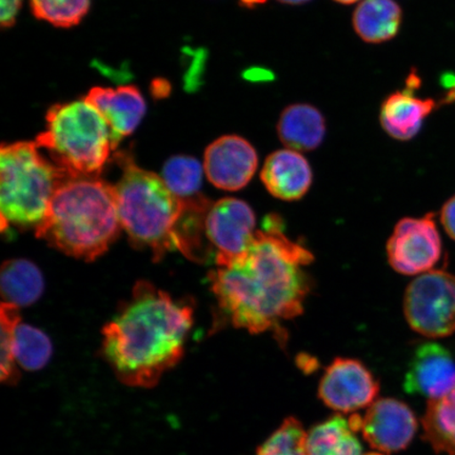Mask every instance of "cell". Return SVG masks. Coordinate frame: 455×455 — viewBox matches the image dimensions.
I'll return each instance as SVG.
<instances>
[{
    "instance_id": "1",
    "label": "cell",
    "mask_w": 455,
    "mask_h": 455,
    "mask_svg": "<svg viewBox=\"0 0 455 455\" xmlns=\"http://www.w3.org/2000/svg\"><path fill=\"white\" fill-rule=\"evenodd\" d=\"M312 261L308 249L283 235L280 216L269 214L248 252L230 265L218 267L209 280L233 326L264 333L304 312L312 287L305 267Z\"/></svg>"
},
{
    "instance_id": "2",
    "label": "cell",
    "mask_w": 455,
    "mask_h": 455,
    "mask_svg": "<svg viewBox=\"0 0 455 455\" xmlns=\"http://www.w3.org/2000/svg\"><path fill=\"white\" fill-rule=\"evenodd\" d=\"M192 325L189 305L140 281L127 304L102 329V354L122 383L152 388L183 357Z\"/></svg>"
},
{
    "instance_id": "3",
    "label": "cell",
    "mask_w": 455,
    "mask_h": 455,
    "mask_svg": "<svg viewBox=\"0 0 455 455\" xmlns=\"http://www.w3.org/2000/svg\"><path fill=\"white\" fill-rule=\"evenodd\" d=\"M119 161L123 175L114 187L119 219L131 242L149 249L156 260L175 250L198 259L204 252V216L212 203L204 196L185 201L161 176L140 168L127 156Z\"/></svg>"
},
{
    "instance_id": "4",
    "label": "cell",
    "mask_w": 455,
    "mask_h": 455,
    "mask_svg": "<svg viewBox=\"0 0 455 455\" xmlns=\"http://www.w3.org/2000/svg\"><path fill=\"white\" fill-rule=\"evenodd\" d=\"M122 229L116 187L98 176H78L56 191L36 236L62 253L92 261L108 251Z\"/></svg>"
},
{
    "instance_id": "5",
    "label": "cell",
    "mask_w": 455,
    "mask_h": 455,
    "mask_svg": "<svg viewBox=\"0 0 455 455\" xmlns=\"http://www.w3.org/2000/svg\"><path fill=\"white\" fill-rule=\"evenodd\" d=\"M72 176L45 158L36 142L3 144L0 150V212L8 226L42 225L59 188Z\"/></svg>"
},
{
    "instance_id": "6",
    "label": "cell",
    "mask_w": 455,
    "mask_h": 455,
    "mask_svg": "<svg viewBox=\"0 0 455 455\" xmlns=\"http://www.w3.org/2000/svg\"><path fill=\"white\" fill-rule=\"evenodd\" d=\"M47 127L36 145L72 178L99 176L116 149L109 124L89 101L76 100L50 108Z\"/></svg>"
},
{
    "instance_id": "7",
    "label": "cell",
    "mask_w": 455,
    "mask_h": 455,
    "mask_svg": "<svg viewBox=\"0 0 455 455\" xmlns=\"http://www.w3.org/2000/svg\"><path fill=\"white\" fill-rule=\"evenodd\" d=\"M403 313L415 332L445 338L455 332V275L442 270L420 275L409 283Z\"/></svg>"
},
{
    "instance_id": "8",
    "label": "cell",
    "mask_w": 455,
    "mask_h": 455,
    "mask_svg": "<svg viewBox=\"0 0 455 455\" xmlns=\"http://www.w3.org/2000/svg\"><path fill=\"white\" fill-rule=\"evenodd\" d=\"M255 227V213L242 199L226 197L212 204L204 216V235L218 267L230 265L248 252L258 232Z\"/></svg>"
},
{
    "instance_id": "9",
    "label": "cell",
    "mask_w": 455,
    "mask_h": 455,
    "mask_svg": "<svg viewBox=\"0 0 455 455\" xmlns=\"http://www.w3.org/2000/svg\"><path fill=\"white\" fill-rule=\"evenodd\" d=\"M442 252V238L434 213L401 220L387 243L390 266L403 275L432 271L439 263Z\"/></svg>"
},
{
    "instance_id": "10",
    "label": "cell",
    "mask_w": 455,
    "mask_h": 455,
    "mask_svg": "<svg viewBox=\"0 0 455 455\" xmlns=\"http://www.w3.org/2000/svg\"><path fill=\"white\" fill-rule=\"evenodd\" d=\"M379 384L370 370L355 358L337 357L326 368L318 396L332 411L349 413L371 406Z\"/></svg>"
},
{
    "instance_id": "11",
    "label": "cell",
    "mask_w": 455,
    "mask_h": 455,
    "mask_svg": "<svg viewBox=\"0 0 455 455\" xmlns=\"http://www.w3.org/2000/svg\"><path fill=\"white\" fill-rule=\"evenodd\" d=\"M363 439L384 455L400 452L409 446L418 430V420L405 403L379 398L362 418Z\"/></svg>"
},
{
    "instance_id": "12",
    "label": "cell",
    "mask_w": 455,
    "mask_h": 455,
    "mask_svg": "<svg viewBox=\"0 0 455 455\" xmlns=\"http://www.w3.org/2000/svg\"><path fill=\"white\" fill-rule=\"evenodd\" d=\"M258 166L254 147L238 135L221 136L204 152V172L210 183L221 190L243 189L252 180Z\"/></svg>"
},
{
    "instance_id": "13",
    "label": "cell",
    "mask_w": 455,
    "mask_h": 455,
    "mask_svg": "<svg viewBox=\"0 0 455 455\" xmlns=\"http://www.w3.org/2000/svg\"><path fill=\"white\" fill-rule=\"evenodd\" d=\"M454 387L455 360L451 352L435 341L420 344L409 363L403 389L431 401L445 396Z\"/></svg>"
},
{
    "instance_id": "14",
    "label": "cell",
    "mask_w": 455,
    "mask_h": 455,
    "mask_svg": "<svg viewBox=\"0 0 455 455\" xmlns=\"http://www.w3.org/2000/svg\"><path fill=\"white\" fill-rule=\"evenodd\" d=\"M106 119L111 129L114 142L132 134L146 113V101L134 85L116 89L95 87L85 98Z\"/></svg>"
},
{
    "instance_id": "15",
    "label": "cell",
    "mask_w": 455,
    "mask_h": 455,
    "mask_svg": "<svg viewBox=\"0 0 455 455\" xmlns=\"http://www.w3.org/2000/svg\"><path fill=\"white\" fill-rule=\"evenodd\" d=\"M260 180L272 196L294 202L310 190L313 173L308 161L300 153L283 149L266 158Z\"/></svg>"
},
{
    "instance_id": "16",
    "label": "cell",
    "mask_w": 455,
    "mask_h": 455,
    "mask_svg": "<svg viewBox=\"0 0 455 455\" xmlns=\"http://www.w3.org/2000/svg\"><path fill=\"white\" fill-rule=\"evenodd\" d=\"M415 91L406 88L391 94L380 108V124L391 138L409 140L422 129L425 119L435 109L434 100L419 99Z\"/></svg>"
},
{
    "instance_id": "17",
    "label": "cell",
    "mask_w": 455,
    "mask_h": 455,
    "mask_svg": "<svg viewBox=\"0 0 455 455\" xmlns=\"http://www.w3.org/2000/svg\"><path fill=\"white\" fill-rule=\"evenodd\" d=\"M277 134L287 149L298 152L315 150L325 139V117L317 108L308 104L289 106L278 119Z\"/></svg>"
},
{
    "instance_id": "18",
    "label": "cell",
    "mask_w": 455,
    "mask_h": 455,
    "mask_svg": "<svg viewBox=\"0 0 455 455\" xmlns=\"http://www.w3.org/2000/svg\"><path fill=\"white\" fill-rule=\"evenodd\" d=\"M402 19L395 0H363L354 13V28L363 42L382 44L396 36Z\"/></svg>"
},
{
    "instance_id": "19",
    "label": "cell",
    "mask_w": 455,
    "mask_h": 455,
    "mask_svg": "<svg viewBox=\"0 0 455 455\" xmlns=\"http://www.w3.org/2000/svg\"><path fill=\"white\" fill-rule=\"evenodd\" d=\"M0 282L4 303L19 308L36 303L42 297L44 286L41 270L27 259L4 261Z\"/></svg>"
},
{
    "instance_id": "20",
    "label": "cell",
    "mask_w": 455,
    "mask_h": 455,
    "mask_svg": "<svg viewBox=\"0 0 455 455\" xmlns=\"http://www.w3.org/2000/svg\"><path fill=\"white\" fill-rule=\"evenodd\" d=\"M307 455H366L348 420L333 415L311 429L306 441Z\"/></svg>"
},
{
    "instance_id": "21",
    "label": "cell",
    "mask_w": 455,
    "mask_h": 455,
    "mask_svg": "<svg viewBox=\"0 0 455 455\" xmlns=\"http://www.w3.org/2000/svg\"><path fill=\"white\" fill-rule=\"evenodd\" d=\"M424 440L437 454L455 455V387L431 400L423 418Z\"/></svg>"
},
{
    "instance_id": "22",
    "label": "cell",
    "mask_w": 455,
    "mask_h": 455,
    "mask_svg": "<svg viewBox=\"0 0 455 455\" xmlns=\"http://www.w3.org/2000/svg\"><path fill=\"white\" fill-rule=\"evenodd\" d=\"M16 363L28 371L43 369L52 355V344L42 330L25 323L16 328L14 339Z\"/></svg>"
},
{
    "instance_id": "23",
    "label": "cell",
    "mask_w": 455,
    "mask_h": 455,
    "mask_svg": "<svg viewBox=\"0 0 455 455\" xmlns=\"http://www.w3.org/2000/svg\"><path fill=\"white\" fill-rule=\"evenodd\" d=\"M203 166L190 156H174L164 164L162 178L169 189L185 201L199 196L203 181Z\"/></svg>"
},
{
    "instance_id": "24",
    "label": "cell",
    "mask_w": 455,
    "mask_h": 455,
    "mask_svg": "<svg viewBox=\"0 0 455 455\" xmlns=\"http://www.w3.org/2000/svg\"><path fill=\"white\" fill-rule=\"evenodd\" d=\"M91 0H30L36 19L59 28H71L89 12Z\"/></svg>"
},
{
    "instance_id": "25",
    "label": "cell",
    "mask_w": 455,
    "mask_h": 455,
    "mask_svg": "<svg viewBox=\"0 0 455 455\" xmlns=\"http://www.w3.org/2000/svg\"><path fill=\"white\" fill-rule=\"evenodd\" d=\"M307 435L298 419L288 418L259 448L256 455H307Z\"/></svg>"
},
{
    "instance_id": "26",
    "label": "cell",
    "mask_w": 455,
    "mask_h": 455,
    "mask_svg": "<svg viewBox=\"0 0 455 455\" xmlns=\"http://www.w3.org/2000/svg\"><path fill=\"white\" fill-rule=\"evenodd\" d=\"M21 323L20 308L12 304L4 303L0 308V325H2V380L13 384L19 378L14 357V339L17 326Z\"/></svg>"
},
{
    "instance_id": "27",
    "label": "cell",
    "mask_w": 455,
    "mask_h": 455,
    "mask_svg": "<svg viewBox=\"0 0 455 455\" xmlns=\"http://www.w3.org/2000/svg\"><path fill=\"white\" fill-rule=\"evenodd\" d=\"M22 0H2L0 9V22L3 28H11L15 25L16 17L20 13Z\"/></svg>"
},
{
    "instance_id": "28",
    "label": "cell",
    "mask_w": 455,
    "mask_h": 455,
    "mask_svg": "<svg viewBox=\"0 0 455 455\" xmlns=\"http://www.w3.org/2000/svg\"><path fill=\"white\" fill-rule=\"evenodd\" d=\"M441 221L447 235L455 241V196L449 198L441 212Z\"/></svg>"
},
{
    "instance_id": "29",
    "label": "cell",
    "mask_w": 455,
    "mask_h": 455,
    "mask_svg": "<svg viewBox=\"0 0 455 455\" xmlns=\"http://www.w3.org/2000/svg\"><path fill=\"white\" fill-rule=\"evenodd\" d=\"M243 78L251 83H269L275 81V76L267 68L252 67L243 72Z\"/></svg>"
},
{
    "instance_id": "30",
    "label": "cell",
    "mask_w": 455,
    "mask_h": 455,
    "mask_svg": "<svg viewBox=\"0 0 455 455\" xmlns=\"http://www.w3.org/2000/svg\"><path fill=\"white\" fill-rule=\"evenodd\" d=\"M267 0H240L243 7L248 9H254L258 7V5L264 4Z\"/></svg>"
},
{
    "instance_id": "31",
    "label": "cell",
    "mask_w": 455,
    "mask_h": 455,
    "mask_svg": "<svg viewBox=\"0 0 455 455\" xmlns=\"http://www.w3.org/2000/svg\"><path fill=\"white\" fill-rule=\"evenodd\" d=\"M277 2H280L284 4L299 5L309 3L311 2V0H277Z\"/></svg>"
},
{
    "instance_id": "32",
    "label": "cell",
    "mask_w": 455,
    "mask_h": 455,
    "mask_svg": "<svg viewBox=\"0 0 455 455\" xmlns=\"http://www.w3.org/2000/svg\"><path fill=\"white\" fill-rule=\"evenodd\" d=\"M334 2L343 4H352L358 2V0H334Z\"/></svg>"
},
{
    "instance_id": "33",
    "label": "cell",
    "mask_w": 455,
    "mask_h": 455,
    "mask_svg": "<svg viewBox=\"0 0 455 455\" xmlns=\"http://www.w3.org/2000/svg\"><path fill=\"white\" fill-rule=\"evenodd\" d=\"M449 100H455V84L452 85L451 93H449Z\"/></svg>"
}]
</instances>
